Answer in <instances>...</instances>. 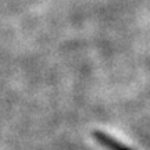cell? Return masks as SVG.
I'll list each match as a JSON object with an SVG mask.
<instances>
[{
  "mask_svg": "<svg viewBox=\"0 0 150 150\" xmlns=\"http://www.w3.org/2000/svg\"><path fill=\"white\" fill-rule=\"evenodd\" d=\"M92 136H93V139L96 140L99 145L102 147H104L106 150H134L131 149L129 146H127L125 143L117 140L115 138L110 136L106 132H103V131H93Z\"/></svg>",
  "mask_w": 150,
  "mask_h": 150,
  "instance_id": "cell-1",
  "label": "cell"
}]
</instances>
